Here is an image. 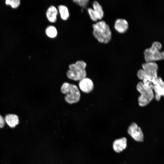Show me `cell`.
I'll return each mask as SVG.
<instances>
[{"label": "cell", "instance_id": "obj_1", "mask_svg": "<svg viewBox=\"0 0 164 164\" xmlns=\"http://www.w3.org/2000/svg\"><path fill=\"white\" fill-rule=\"evenodd\" d=\"M93 34L95 38L101 43H107L110 40L111 32L109 25L104 20L94 23L92 25Z\"/></svg>", "mask_w": 164, "mask_h": 164}, {"label": "cell", "instance_id": "obj_2", "mask_svg": "<svg viewBox=\"0 0 164 164\" xmlns=\"http://www.w3.org/2000/svg\"><path fill=\"white\" fill-rule=\"evenodd\" d=\"M87 64L82 60L77 61L75 63L70 64L69 69L67 72V77L71 80L80 81L87 76L85 69Z\"/></svg>", "mask_w": 164, "mask_h": 164}, {"label": "cell", "instance_id": "obj_3", "mask_svg": "<svg viewBox=\"0 0 164 164\" xmlns=\"http://www.w3.org/2000/svg\"><path fill=\"white\" fill-rule=\"evenodd\" d=\"M61 91L63 94H66L64 99L68 104L76 103L80 100V93L75 85L64 82L61 87Z\"/></svg>", "mask_w": 164, "mask_h": 164}, {"label": "cell", "instance_id": "obj_4", "mask_svg": "<svg viewBox=\"0 0 164 164\" xmlns=\"http://www.w3.org/2000/svg\"><path fill=\"white\" fill-rule=\"evenodd\" d=\"M162 47V45L160 42L155 41L151 47L145 49L144 53L146 62H154L163 59L164 51H160Z\"/></svg>", "mask_w": 164, "mask_h": 164}, {"label": "cell", "instance_id": "obj_5", "mask_svg": "<svg viewBox=\"0 0 164 164\" xmlns=\"http://www.w3.org/2000/svg\"><path fill=\"white\" fill-rule=\"evenodd\" d=\"M137 89L140 93L138 98V104L143 107L148 104L154 98L152 90L146 87L142 82H139L137 85Z\"/></svg>", "mask_w": 164, "mask_h": 164}, {"label": "cell", "instance_id": "obj_6", "mask_svg": "<svg viewBox=\"0 0 164 164\" xmlns=\"http://www.w3.org/2000/svg\"><path fill=\"white\" fill-rule=\"evenodd\" d=\"M144 72L151 79L156 78L157 77L158 66L154 62H146L142 65Z\"/></svg>", "mask_w": 164, "mask_h": 164}, {"label": "cell", "instance_id": "obj_7", "mask_svg": "<svg viewBox=\"0 0 164 164\" xmlns=\"http://www.w3.org/2000/svg\"><path fill=\"white\" fill-rule=\"evenodd\" d=\"M128 134L136 141L142 142L144 140V136L140 128L135 123H132L128 129Z\"/></svg>", "mask_w": 164, "mask_h": 164}, {"label": "cell", "instance_id": "obj_8", "mask_svg": "<svg viewBox=\"0 0 164 164\" xmlns=\"http://www.w3.org/2000/svg\"><path fill=\"white\" fill-rule=\"evenodd\" d=\"M153 89L155 92V98L157 101H159L162 96H163L164 82L160 77H157L152 79Z\"/></svg>", "mask_w": 164, "mask_h": 164}, {"label": "cell", "instance_id": "obj_9", "mask_svg": "<svg viewBox=\"0 0 164 164\" xmlns=\"http://www.w3.org/2000/svg\"><path fill=\"white\" fill-rule=\"evenodd\" d=\"M79 86L80 90L86 93L91 92L94 87L92 81L90 78L86 77L79 81Z\"/></svg>", "mask_w": 164, "mask_h": 164}, {"label": "cell", "instance_id": "obj_10", "mask_svg": "<svg viewBox=\"0 0 164 164\" xmlns=\"http://www.w3.org/2000/svg\"><path fill=\"white\" fill-rule=\"evenodd\" d=\"M58 12L57 8L54 5H50L47 9L46 15L47 19L50 22H55L57 19Z\"/></svg>", "mask_w": 164, "mask_h": 164}, {"label": "cell", "instance_id": "obj_11", "mask_svg": "<svg viewBox=\"0 0 164 164\" xmlns=\"http://www.w3.org/2000/svg\"><path fill=\"white\" fill-rule=\"evenodd\" d=\"M127 141L125 137L115 140L113 145L114 150L116 152L119 153L125 149L127 147Z\"/></svg>", "mask_w": 164, "mask_h": 164}, {"label": "cell", "instance_id": "obj_12", "mask_svg": "<svg viewBox=\"0 0 164 164\" xmlns=\"http://www.w3.org/2000/svg\"><path fill=\"white\" fill-rule=\"evenodd\" d=\"M114 27L115 29L120 33H123L127 30L128 27L127 21L123 19H118L115 21Z\"/></svg>", "mask_w": 164, "mask_h": 164}, {"label": "cell", "instance_id": "obj_13", "mask_svg": "<svg viewBox=\"0 0 164 164\" xmlns=\"http://www.w3.org/2000/svg\"><path fill=\"white\" fill-rule=\"evenodd\" d=\"M4 119L5 122L12 128H15L19 123V117L17 115L15 114H7L5 115Z\"/></svg>", "mask_w": 164, "mask_h": 164}, {"label": "cell", "instance_id": "obj_14", "mask_svg": "<svg viewBox=\"0 0 164 164\" xmlns=\"http://www.w3.org/2000/svg\"><path fill=\"white\" fill-rule=\"evenodd\" d=\"M57 8L62 19L64 21L67 20L70 17V13L68 7L65 5H60L58 6Z\"/></svg>", "mask_w": 164, "mask_h": 164}, {"label": "cell", "instance_id": "obj_15", "mask_svg": "<svg viewBox=\"0 0 164 164\" xmlns=\"http://www.w3.org/2000/svg\"><path fill=\"white\" fill-rule=\"evenodd\" d=\"M93 9L98 19H101L103 17L104 12L102 7L97 1H94L92 4Z\"/></svg>", "mask_w": 164, "mask_h": 164}, {"label": "cell", "instance_id": "obj_16", "mask_svg": "<svg viewBox=\"0 0 164 164\" xmlns=\"http://www.w3.org/2000/svg\"><path fill=\"white\" fill-rule=\"evenodd\" d=\"M45 33L46 36L50 38H54L56 37L58 31L56 28L53 25H49L46 28Z\"/></svg>", "mask_w": 164, "mask_h": 164}, {"label": "cell", "instance_id": "obj_17", "mask_svg": "<svg viewBox=\"0 0 164 164\" xmlns=\"http://www.w3.org/2000/svg\"><path fill=\"white\" fill-rule=\"evenodd\" d=\"M5 3L7 5H10L12 8L15 9L20 5V1L19 0H6Z\"/></svg>", "mask_w": 164, "mask_h": 164}, {"label": "cell", "instance_id": "obj_18", "mask_svg": "<svg viewBox=\"0 0 164 164\" xmlns=\"http://www.w3.org/2000/svg\"><path fill=\"white\" fill-rule=\"evenodd\" d=\"M87 10L88 13L91 19L94 21L96 22L97 21L98 19L93 8L90 7L88 8Z\"/></svg>", "mask_w": 164, "mask_h": 164}, {"label": "cell", "instance_id": "obj_19", "mask_svg": "<svg viewBox=\"0 0 164 164\" xmlns=\"http://www.w3.org/2000/svg\"><path fill=\"white\" fill-rule=\"evenodd\" d=\"M73 1L80 6L83 8L87 7L89 0H73Z\"/></svg>", "mask_w": 164, "mask_h": 164}, {"label": "cell", "instance_id": "obj_20", "mask_svg": "<svg viewBox=\"0 0 164 164\" xmlns=\"http://www.w3.org/2000/svg\"><path fill=\"white\" fill-rule=\"evenodd\" d=\"M5 124L4 118L0 114V128H3Z\"/></svg>", "mask_w": 164, "mask_h": 164}]
</instances>
